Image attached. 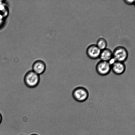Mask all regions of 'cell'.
Here are the masks:
<instances>
[{
  "mask_svg": "<svg viewBox=\"0 0 135 135\" xmlns=\"http://www.w3.org/2000/svg\"><path fill=\"white\" fill-rule=\"evenodd\" d=\"M2 116L1 114L0 113V125L2 122Z\"/></svg>",
  "mask_w": 135,
  "mask_h": 135,
  "instance_id": "7c38bea8",
  "label": "cell"
},
{
  "mask_svg": "<svg viewBox=\"0 0 135 135\" xmlns=\"http://www.w3.org/2000/svg\"><path fill=\"white\" fill-rule=\"evenodd\" d=\"M101 51L96 44H93L87 47L86 54L89 59L95 60L99 58Z\"/></svg>",
  "mask_w": 135,
  "mask_h": 135,
  "instance_id": "5b68a950",
  "label": "cell"
},
{
  "mask_svg": "<svg viewBox=\"0 0 135 135\" xmlns=\"http://www.w3.org/2000/svg\"><path fill=\"white\" fill-rule=\"evenodd\" d=\"M24 80L25 84L29 88H33L39 84L40 78L39 75L32 70L26 73Z\"/></svg>",
  "mask_w": 135,
  "mask_h": 135,
  "instance_id": "7a4b0ae2",
  "label": "cell"
},
{
  "mask_svg": "<svg viewBox=\"0 0 135 135\" xmlns=\"http://www.w3.org/2000/svg\"><path fill=\"white\" fill-rule=\"evenodd\" d=\"M96 70L99 75L105 76L110 72L112 65L108 62L100 60L96 65Z\"/></svg>",
  "mask_w": 135,
  "mask_h": 135,
  "instance_id": "277c9868",
  "label": "cell"
},
{
  "mask_svg": "<svg viewBox=\"0 0 135 135\" xmlns=\"http://www.w3.org/2000/svg\"><path fill=\"white\" fill-rule=\"evenodd\" d=\"M89 94L85 87L79 86L74 89L72 92L73 98L78 102H83L88 99Z\"/></svg>",
  "mask_w": 135,
  "mask_h": 135,
  "instance_id": "6da1fadb",
  "label": "cell"
},
{
  "mask_svg": "<svg viewBox=\"0 0 135 135\" xmlns=\"http://www.w3.org/2000/svg\"><path fill=\"white\" fill-rule=\"evenodd\" d=\"M126 69V65L123 62L116 61L112 65V72L117 75H122L125 72Z\"/></svg>",
  "mask_w": 135,
  "mask_h": 135,
  "instance_id": "8992f818",
  "label": "cell"
},
{
  "mask_svg": "<svg viewBox=\"0 0 135 135\" xmlns=\"http://www.w3.org/2000/svg\"><path fill=\"white\" fill-rule=\"evenodd\" d=\"M96 45L102 51L107 48L108 42L105 38L100 37L98 39Z\"/></svg>",
  "mask_w": 135,
  "mask_h": 135,
  "instance_id": "9c48e42d",
  "label": "cell"
},
{
  "mask_svg": "<svg viewBox=\"0 0 135 135\" xmlns=\"http://www.w3.org/2000/svg\"><path fill=\"white\" fill-rule=\"evenodd\" d=\"M99 58L100 60L109 62L113 59V52L110 49L106 48L102 50Z\"/></svg>",
  "mask_w": 135,
  "mask_h": 135,
  "instance_id": "ba28073f",
  "label": "cell"
},
{
  "mask_svg": "<svg viewBox=\"0 0 135 135\" xmlns=\"http://www.w3.org/2000/svg\"><path fill=\"white\" fill-rule=\"evenodd\" d=\"M31 135H38L37 134H31Z\"/></svg>",
  "mask_w": 135,
  "mask_h": 135,
  "instance_id": "4fadbf2b",
  "label": "cell"
},
{
  "mask_svg": "<svg viewBox=\"0 0 135 135\" xmlns=\"http://www.w3.org/2000/svg\"><path fill=\"white\" fill-rule=\"evenodd\" d=\"M5 17L0 14V28L2 27L4 23Z\"/></svg>",
  "mask_w": 135,
  "mask_h": 135,
  "instance_id": "30bf717a",
  "label": "cell"
},
{
  "mask_svg": "<svg viewBox=\"0 0 135 135\" xmlns=\"http://www.w3.org/2000/svg\"><path fill=\"white\" fill-rule=\"evenodd\" d=\"M32 68V71L40 75L43 74L45 71L46 65L45 63L43 61L37 60L33 63Z\"/></svg>",
  "mask_w": 135,
  "mask_h": 135,
  "instance_id": "52a82bcc",
  "label": "cell"
},
{
  "mask_svg": "<svg viewBox=\"0 0 135 135\" xmlns=\"http://www.w3.org/2000/svg\"><path fill=\"white\" fill-rule=\"evenodd\" d=\"M125 3L128 5H133L134 4L135 1L134 0L132 1H128V0H125L124 1Z\"/></svg>",
  "mask_w": 135,
  "mask_h": 135,
  "instance_id": "8fae6325",
  "label": "cell"
},
{
  "mask_svg": "<svg viewBox=\"0 0 135 135\" xmlns=\"http://www.w3.org/2000/svg\"><path fill=\"white\" fill-rule=\"evenodd\" d=\"M112 52L113 59L116 61L124 62L128 59L129 56L128 50L123 46H117Z\"/></svg>",
  "mask_w": 135,
  "mask_h": 135,
  "instance_id": "3957f363",
  "label": "cell"
}]
</instances>
